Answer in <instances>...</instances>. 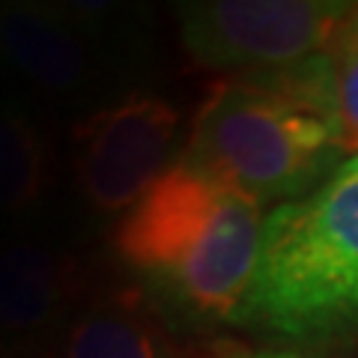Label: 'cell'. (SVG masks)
Here are the masks:
<instances>
[{
    "label": "cell",
    "mask_w": 358,
    "mask_h": 358,
    "mask_svg": "<svg viewBox=\"0 0 358 358\" xmlns=\"http://www.w3.org/2000/svg\"><path fill=\"white\" fill-rule=\"evenodd\" d=\"M263 206L185 159L173 162L114 230V251L167 305L242 322L263 242Z\"/></svg>",
    "instance_id": "cell-1"
},
{
    "label": "cell",
    "mask_w": 358,
    "mask_h": 358,
    "mask_svg": "<svg viewBox=\"0 0 358 358\" xmlns=\"http://www.w3.org/2000/svg\"><path fill=\"white\" fill-rule=\"evenodd\" d=\"M341 126L275 72L236 75L200 105L182 159L257 203L310 194L341 167Z\"/></svg>",
    "instance_id": "cell-2"
},
{
    "label": "cell",
    "mask_w": 358,
    "mask_h": 358,
    "mask_svg": "<svg viewBox=\"0 0 358 358\" xmlns=\"http://www.w3.org/2000/svg\"><path fill=\"white\" fill-rule=\"evenodd\" d=\"M242 322L287 338L358 329V155L266 215Z\"/></svg>",
    "instance_id": "cell-3"
},
{
    "label": "cell",
    "mask_w": 358,
    "mask_h": 358,
    "mask_svg": "<svg viewBox=\"0 0 358 358\" xmlns=\"http://www.w3.org/2000/svg\"><path fill=\"white\" fill-rule=\"evenodd\" d=\"M355 13L341 0H197L176 15L194 63L251 75L329 51Z\"/></svg>",
    "instance_id": "cell-4"
},
{
    "label": "cell",
    "mask_w": 358,
    "mask_h": 358,
    "mask_svg": "<svg viewBox=\"0 0 358 358\" xmlns=\"http://www.w3.org/2000/svg\"><path fill=\"white\" fill-rule=\"evenodd\" d=\"M179 110L162 96L129 93L72 129L78 192L96 212H129L171 167Z\"/></svg>",
    "instance_id": "cell-5"
},
{
    "label": "cell",
    "mask_w": 358,
    "mask_h": 358,
    "mask_svg": "<svg viewBox=\"0 0 358 358\" xmlns=\"http://www.w3.org/2000/svg\"><path fill=\"white\" fill-rule=\"evenodd\" d=\"M90 268L78 254L36 242L0 248V341L51 343L87 305Z\"/></svg>",
    "instance_id": "cell-6"
},
{
    "label": "cell",
    "mask_w": 358,
    "mask_h": 358,
    "mask_svg": "<svg viewBox=\"0 0 358 358\" xmlns=\"http://www.w3.org/2000/svg\"><path fill=\"white\" fill-rule=\"evenodd\" d=\"M0 57L54 96L78 93L96 75L87 27L66 3H0Z\"/></svg>",
    "instance_id": "cell-7"
},
{
    "label": "cell",
    "mask_w": 358,
    "mask_h": 358,
    "mask_svg": "<svg viewBox=\"0 0 358 358\" xmlns=\"http://www.w3.org/2000/svg\"><path fill=\"white\" fill-rule=\"evenodd\" d=\"M57 358H173L159 322L134 289L90 299L60 334Z\"/></svg>",
    "instance_id": "cell-8"
},
{
    "label": "cell",
    "mask_w": 358,
    "mask_h": 358,
    "mask_svg": "<svg viewBox=\"0 0 358 358\" xmlns=\"http://www.w3.org/2000/svg\"><path fill=\"white\" fill-rule=\"evenodd\" d=\"M54 182V150L36 117L0 105V212L27 215Z\"/></svg>",
    "instance_id": "cell-9"
},
{
    "label": "cell",
    "mask_w": 358,
    "mask_h": 358,
    "mask_svg": "<svg viewBox=\"0 0 358 358\" xmlns=\"http://www.w3.org/2000/svg\"><path fill=\"white\" fill-rule=\"evenodd\" d=\"M334 66V110L343 150H358V13L329 48Z\"/></svg>",
    "instance_id": "cell-10"
},
{
    "label": "cell",
    "mask_w": 358,
    "mask_h": 358,
    "mask_svg": "<svg viewBox=\"0 0 358 358\" xmlns=\"http://www.w3.org/2000/svg\"><path fill=\"white\" fill-rule=\"evenodd\" d=\"M0 358H57V350H51V343L0 341Z\"/></svg>",
    "instance_id": "cell-11"
},
{
    "label": "cell",
    "mask_w": 358,
    "mask_h": 358,
    "mask_svg": "<svg viewBox=\"0 0 358 358\" xmlns=\"http://www.w3.org/2000/svg\"><path fill=\"white\" fill-rule=\"evenodd\" d=\"M236 358H305L296 352H281V350H260V352H242Z\"/></svg>",
    "instance_id": "cell-12"
}]
</instances>
